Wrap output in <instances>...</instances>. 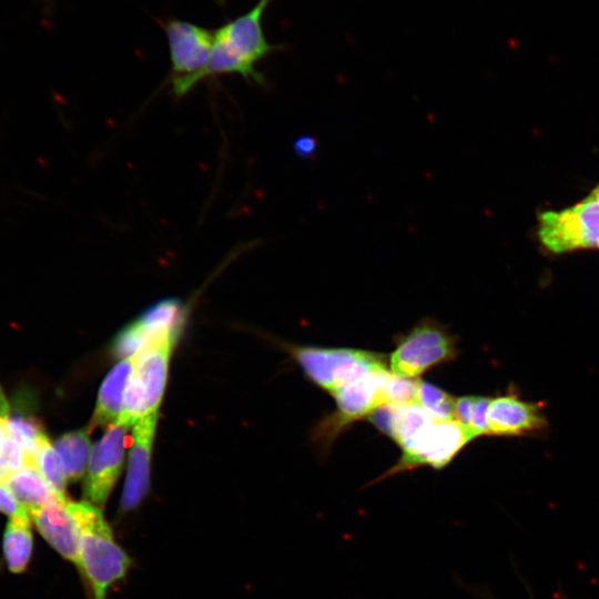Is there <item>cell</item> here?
Instances as JSON below:
<instances>
[{"label": "cell", "instance_id": "6da1fadb", "mask_svg": "<svg viewBox=\"0 0 599 599\" xmlns=\"http://www.w3.org/2000/svg\"><path fill=\"white\" fill-rule=\"evenodd\" d=\"M271 1L258 0L248 11L214 30L207 63L190 78L171 80L173 93L182 97L203 79L234 73L258 85H266V79L256 70V65L268 54L284 48L268 43L264 33L263 17Z\"/></svg>", "mask_w": 599, "mask_h": 599}, {"label": "cell", "instance_id": "7a4b0ae2", "mask_svg": "<svg viewBox=\"0 0 599 599\" xmlns=\"http://www.w3.org/2000/svg\"><path fill=\"white\" fill-rule=\"evenodd\" d=\"M80 531V566L94 599H106V591L122 579L130 558L116 544L99 507L89 501H68Z\"/></svg>", "mask_w": 599, "mask_h": 599}, {"label": "cell", "instance_id": "3957f363", "mask_svg": "<svg viewBox=\"0 0 599 599\" xmlns=\"http://www.w3.org/2000/svg\"><path fill=\"white\" fill-rule=\"evenodd\" d=\"M175 325L155 334L139 352L119 422L128 426L158 412L166 383Z\"/></svg>", "mask_w": 599, "mask_h": 599}, {"label": "cell", "instance_id": "277c9868", "mask_svg": "<svg viewBox=\"0 0 599 599\" xmlns=\"http://www.w3.org/2000/svg\"><path fill=\"white\" fill-rule=\"evenodd\" d=\"M288 351L307 378L332 395L369 373L387 369L386 355L369 351L316 346Z\"/></svg>", "mask_w": 599, "mask_h": 599}, {"label": "cell", "instance_id": "5b68a950", "mask_svg": "<svg viewBox=\"0 0 599 599\" xmlns=\"http://www.w3.org/2000/svg\"><path fill=\"white\" fill-rule=\"evenodd\" d=\"M470 440L468 433L456 420H441L430 416L399 444L403 450L399 460L372 484L417 467L441 469Z\"/></svg>", "mask_w": 599, "mask_h": 599}, {"label": "cell", "instance_id": "8992f818", "mask_svg": "<svg viewBox=\"0 0 599 599\" xmlns=\"http://www.w3.org/2000/svg\"><path fill=\"white\" fill-rule=\"evenodd\" d=\"M456 355V337L436 321L424 318L398 337L389 356V368L396 375L414 379Z\"/></svg>", "mask_w": 599, "mask_h": 599}, {"label": "cell", "instance_id": "52a82bcc", "mask_svg": "<svg viewBox=\"0 0 599 599\" xmlns=\"http://www.w3.org/2000/svg\"><path fill=\"white\" fill-rule=\"evenodd\" d=\"M388 369L369 373L336 392V410L321 422L315 438L322 446L341 434L352 423L367 418L377 407L386 405L383 386Z\"/></svg>", "mask_w": 599, "mask_h": 599}, {"label": "cell", "instance_id": "ba28073f", "mask_svg": "<svg viewBox=\"0 0 599 599\" xmlns=\"http://www.w3.org/2000/svg\"><path fill=\"white\" fill-rule=\"evenodd\" d=\"M129 427L118 420L92 447L83 494L87 501L99 508L105 504L121 471Z\"/></svg>", "mask_w": 599, "mask_h": 599}, {"label": "cell", "instance_id": "9c48e42d", "mask_svg": "<svg viewBox=\"0 0 599 599\" xmlns=\"http://www.w3.org/2000/svg\"><path fill=\"white\" fill-rule=\"evenodd\" d=\"M161 26L169 44L171 80L186 79L200 72L210 58L214 30L176 18L164 19Z\"/></svg>", "mask_w": 599, "mask_h": 599}, {"label": "cell", "instance_id": "30bf717a", "mask_svg": "<svg viewBox=\"0 0 599 599\" xmlns=\"http://www.w3.org/2000/svg\"><path fill=\"white\" fill-rule=\"evenodd\" d=\"M156 420L158 412L134 424L126 478L121 497L122 510L134 509L149 490L150 460Z\"/></svg>", "mask_w": 599, "mask_h": 599}, {"label": "cell", "instance_id": "8fae6325", "mask_svg": "<svg viewBox=\"0 0 599 599\" xmlns=\"http://www.w3.org/2000/svg\"><path fill=\"white\" fill-rule=\"evenodd\" d=\"M68 501L33 508L29 510V515L43 538L63 558L79 567L80 531Z\"/></svg>", "mask_w": 599, "mask_h": 599}, {"label": "cell", "instance_id": "7c38bea8", "mask_svg": "<svg viewBox=\"0 0 599 599\" xmlns=\"http://www.w3.org/2000/svg\"><path fill=\"white\" fill-rule=\"evenodd\" d=\"M489 435L517 436L542 428L546 419L536 404L507 394L490 399L488 407Z\"/></svg>", "mask_w": 599, "mask_h": 599}, {"label": "cell", "instance_id": "4fadbf2b", "mask_svg": "<svg viewBox=\"0 0 599 599\" xmlns=\"http://www.w3.org/2000/svg\"><path fill=\"white\" fill-rule=\"evenodd\" d=\"M138 358V352L119 362L104 378L99 390L89 432L95 427H110L120 418L126 388Z\"/></svg>", "mask_w": 599, "mask_h": 599}, {"label": "cell", "instance_id": "5bb4252c", "mask_svg": "<svg viewBox=\"0 0 599 599\" xmlns=\"http://www.w3.org/2000/svg\"><path fill=\"white\" fill-rule=\"evenodd\" d=\"M28 511L51 502H65L67 497L58 493L35 467H23L11 474L1 484Z\"/></svg>", "mask_w": 599, "mask_h": 599}, {"label": "cell", "instance_id": "9a60e30c", "mask_svg": "<svg viewBox=\"0 0 599 599\" xmlns=\"http://www.w3.org/2000/svg\"><path fill=\"white\" fill-rule=\"evenodd\" d=\"M539 237L554 253L581 248V227L573 207L560 212H544L539 219Z\"/></svg>", "mask_w": 599, "mask_h": 599}, {"label": "cell", "instance_id": "2e32d148", "mask_svg": "<svg viewBox=\"0 0 599 599\" xmlns=\"http://www.w3.org/2000/svg\"><path fill=\"white\" fill-rule=\"evenodd\" d=\"M33 550L30 515L11 517L3 534V555L8 569L13 573L24 572Z\"/></svg>", "mask_w": 599, "mask_h": 599}, {"label": "cell", "instance_id": "e0dca14e", "mask_svg": "<svg viewBox=\"0 0 599 599\" xmlns=\"http://www.w3.org/2000/svg\"><path fill=\"white\" fill-rule=\"evenodd\" d=\"M89 429L73 430L60 436L53 447L68 481L79 480L88 467L90 454Z\"/></svg>", "mask_w": 599, "mask_h": 599}, {"label": "cell", "instance_id": "ac0fdd59", "mask_svg": "<svg viewBox=\"0 0 599 599\" xmlns=\"http://www.w3.org/2000/svg\"><path fill=\"white\" fill-rule=\"evenodd\" d=\"M455 402L450 394L426 382H418L417 404L433 417L441 420H455Z\"/></svg>", "mask_w": 599, "mask_h": 599}, {"label": "cell", "instance_id": "d6986e66", "mask_svg": "<svg viewBox=\"0 0 599 599\" xmlns=\"http://www.w3.org/2000/svg\"><path fill=\"white\" fill-rule=\"evenodd\" d=\"M581 227L583 247H592L599 242V193L592 192L581 203L573 206Z\"/></svg>", "mask_w": 599, "mask_h": 599}, {"label": "cell", "instance_id": "ffe728a7", "mask_svg": "<svg viewBox=\"0 0 599 599\" xmlns=\"http://www.w3.org/2000/svg\"><path fill=\"white\" fill-rule=\"evenodd\" d=\"M180 311V302L174 298H167L150 307L138 321L154 336L159 332L175 325Z\"/></svg>", "mask_w": 599, "mask_h": 599}, {"label": "cell", "instance_id": "44dd1931", "mask_svg": "<svg viewBox=\"0 0 599 599\" xmlns=\"http://www.w3.org/2000/svg\"><path fill=\"white\" fill-rule=\"evenodd\" d=\"M35 465L52 487L65 496L68 483L59 456L50 440L44 443L35 454Z\"/></svg>", "mask_w": 599, "mask_h": 599}, {"label": "cell", "instance_id": "7402d4cb", "mask_svg": "<svg viewBox=\"0 0 599 599\" xmlns=\"http://www.w3.org/2000/svg\"><path fill=\"white\" fill-rule=\"evenodd\" d=\"M152 337L136 319L115 336L112 343V354L123 359L139 352Z\"/></svg>", "mask_w": 599, "mask_h": 599}, {"label": "cell", "instance_id": "603a6c76", "mask_svg": "<svg viewBox=\"0 0 599 599\" xmlns=\"http://www.w3.org/2000/svg\"><path fill=\"white\" fill-rule=\"evenodd\" d=\"M418 382L388 373L383 386L386 405L417 404Z\"/></svg>", "mask_w": 599, "mask_h": 599}, {"label": "cell", "instance_id": "cb8c5ba5", "mask_svg": "<svg viewBox=\"0 0 599 599\" xmlns=\"http://www.w3.org/2000/svg\"><path fill=\"white\" fill-rule=\"evenodd\" d=\"M489 403L490 398L488 397H474L470 417V434L474 439L483 435H489L487 419Z\"/></svg>", "mask_w": 599, "mask_h": 599}, {"label": "cell", "instance_id": "d4e9b609", "mask_svg": "<svg viewBox=\"0 0 599 599\" xmlns=\"http://www.w3.org/2000/svg\"><path fill=\"white\" fill-rule=\"evenodd\" d=\"M0 511L11 517L28 515L29 511L22 507L13 495L0 484Z\"/></svg>", "mask_w": 599, "mask_h": 599}, {"label": "cell", "instance_id": "484cf974", "mask_svg": "<svg viewBox=\"0 0 599 599\" xmlns=\"http://www.w3.org/2000/svg\"><path fill=\"white\" fill-rule=\"evenodd\" d=\"M293 149L297 156L306 160L313 159L318 149L317 139L308 134L300 135L294 140Z\"/></svg>", "mask_w": 599, "mask_h": 599}, {"label": "cell", "instance_id": "4316f807", "mask_svg": "<svg viewBox=\"0 0 599 599\" xmlns=\"http://www.w3.org/2000/svg\"><path fill=\"white\" fill-rule=\"evenodd\" d=\"M10 436V430L8 426V422L3 415L0 414V450L6 441V439Z\"/></svg>", "mask_w": 599, "mask_h": 599}, {"label": "cell", "instance_id": "83f0119b", "mask_svg": "<svg viewBox=\"0 0 599 599\" xmlns=\"http://www.w3.org/2000/svg\"><path fill=\"white\" fill-rule=\"evenodd\" d=\"M469 591L473 592V595H475L476 597H478L479 599H496L489 591L488 589L484 588V587H466Z\"/></svg>", "mask_w": 599, "mask_h": 599}, {"label": "cell", "instance_id": "f1b7e54d", "mask_svg": "<svg viewBox=\"0 0 599 599\" xmlns=\"http://www.w3.org/2000/svg\"><path fill=\"white\" fill-rule=\"evenodd\" d=\"M595 192L599 193V185H598V187L595 190Z\"/></svg>", "mask_w": 599, "mask_h": 599}, {"label": "cell", "instance_id": "f546056e", "mask_svg": "<svg viewBox=\"0 0 599 599\" xmlns=\"http://www.w3.org/2000/svg\"><path fill=\"white\" fill-rule=\"evenodd\" d=\"M559 599H568V598H567V597H565V596H561V597H560Z\"/></svg>", "mask_w": 599, "mask_h": 599}, {"label": "cell", "instance_id": "4dcf8cb0", "mask_svg": "<svg viewBox=\"0 0 599 599\" xmlns=\"http://www.w3.org/2000/svg\"><path fill=\"white\" fill-rule=\"evenodd\" d=\"M598 246H599V242H598Z\"/></svg>", "mask_w": 599, "mask_h": 599}]
</instances>
